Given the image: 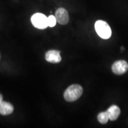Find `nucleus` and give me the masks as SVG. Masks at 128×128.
I'll return each mask as SVG.
<instances>
[{"mask_svg":"<svg viewBox=\"0 0 128 128\" xmlns=\"http://www.w3.org/2000/svg\"><path fill=\"white\" fill-rule=\"evenodd\" d=\"M106 112L108 113V119L112 121H114L118 119L120 114V109L116 105L111 106Z\"/></svg>","mask_w":128,"mask_h":128,"instance_id":"0eeeda50","label":"nucleus"},{"mask_svg":"<svg viewBox=\"0 0 128 128\" xmlns=\"http://www.w3.org/2000/svg\"><path fill=\"white\" fill-rule=\"evenodd\" d=\"M113 72L116 75H122L126 73L128 70V62L124 60L116 61L112 66Z\"/></svg>","mask_w":128,"mask_h":128,"instance_id":"20e7f679","label":"nucleus"},{"mask_svg":"<svg viewBox=\"0 0 128 128\" xmlns=\"http://www.w3.org/2000/svg\"><path fill=\"white\" fill-rule=\"evenodd\" d=\"M83 89L81 86L78 84H73L70 86L64 94L65 100L68 102L76 101L82 96Z\"/></svg>","mask_w":128,"mask_h":128,"instance_id":"f257e3e1","label":"nucleus"},{"mask_svg":"<svg viewBox=\"0 0 128 128\" xmlns=\"http://www.w3.org/2000/svg\"><path fill=\"white\" fill-rule=\"evenodd\" d=\"M97 119L99 122L102 124H106V123H108V120H109L106 112H101L99 113L97 116Z\"/></svg>","mask_w":128,"mask_h":128,"instance_id":"1a4fd4ad","label":"nucleus"},{"mask_svg":"<svg viewBox=\"0 0 128 128\" xmlns=\"http://www.w3.org/2000/svg\"><path fill=\"white\" fill-rule=\"evenodd\" d=\"M97 34L101 38L108 39L112 36V30L107 22L103 20H97L94 24Z\"/></svg>","mask_w":128,"mask_h":128,"instance_id":"f03ea898","label":"nucleus"},{"mask_svg":"<svg viewBox=\"0 0 128 128\" xmlns=\"http://www.w3.org/2000/svg\"><path fill=\"white\" fill-rule=\"evenodd\" d=\"M31 22L32 24L39 29H44L48 27V17L42 13H36L32 16Z\"/></svg>","mask_w":128,"mask_h":128,"instance_id":"7ed1b4c3","label":"nucleus"},{"mask_svg":"<svg viewBox=\"0 0 128 128\" xmlns=\"http://www.w3.org/2000/svg\"><path fill=\"white\" fill-rule=\"evenodd\" d=\"M14 111V107L12 104L7 102H2L0 103V114L2 115H8L12 114Z\"/></svg>","mask_w":128,"mask_h":128,"instance_id":"6e6552de","label":"nucleus"},{"mask_svg":"<svg viewBox=\"0 0 128 128\" xmlns=\"http://www.w3.org/2000/svg\"><path fill=\"white\" fill-rule=\"evenodd\" d=\"M56 24V19L55 18V16H49L48 17V25L50 28H53Z\"/></svg>","mask_w":128,"mask_h":128,"instance_id":"9d476101","label":"nucleus"},{"mask_svg":"<svg viewBox=\"0 0 128 128\" xmlns=\"http://www.w3.org/2000/svg\"><path fill=\"white\" fill-rule=\"evenodd\" d=\"M55 16L56 22L62 25L66 24L70 20L68 12L64 8H60L58 9L55 12Z\"/></svg>","mask_w":128,"mask_h":128,"instance_id":"39448f33","label":"nucleus"},{"mask_svg":"<svg viewBox=\"0 0 128 128\" xmlns=\"http://www.w3.org/2000/svg\"><path fill=\"white\" fill-rule=\"evenodd\" d=\"M2 101V96L1 94H0V103H1Z\"/></svg>","mask_w":128,"mask_h":128,"instance_id":"9b49d317","label":"nucleus"},{"mask_svg":"<svg viewBox=\"0 0 128 128\" xmlns=\"http://www.w3.org/2000/svg\"><path fill=\"white\" fill-rule=\"evenodd\" d=\"M60 51L50 50L46 52L45 59L48 62L53 64H57L61 61L62 58L60 55Z\"/></svg>","mask_w":128,"mask_h":128,"instance_id":"423d86ee","label":"nucleus"}]
</instances>
